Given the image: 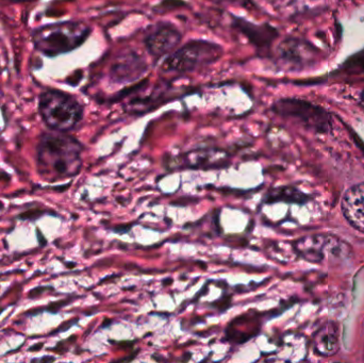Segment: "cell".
Here are the masks:
<instances>
[{
  "instance_id": "12",
  "label": "cell",
  "mask_w": 364,
  "mask_h": 363,
  "mask_svg": "<svg viewBox=\"0 0 364 363\" xmlns=\"http://www.w3.org/2000/svg\"><path fill=\"white\" fill-rule=\"evenodd\" d=\"M344 70L348 72H364V50L348 60L344 64Z\"/></svg>"
},
{
  "instance_id": "4",
  "label": "cell",
  "mask_w": 364,
  "mask_h": 363,
  "mask_svg": "<svg viewBox=\"0 0 364 363\" xmlns=\"http://www.w3.org/2000/svg\"><path fill=\"white\" fill-rule=\"evenodd\" d=\"M222 55L220 45L208 40H192L168 55L162 64V70L178 74L194 72L214 63Z\"/></svg>"
},
{
  "instance_id": "10",
  "label": "cell",
  "mask_w": 364,
  "mask_h": 363,
  "mask_svg": "<svg viewBox=\"0 0 364 363\" xmlns=\"http://www.w3.org/2000/svg\"><path fill=\"white\" fill-rule=\"evenodd\" d=\"M147 70L144 60L136 53L121 55L111 67V77L115 82L126 83L140 78Z\"/></svg>"
},
{
  "instance_id": "8",
  "label": "cell",
  "mask_w": 364,
  "mask_h": 363,
  "mask_svg": "<svg viewBox=\"0 0 364 363\" xmlns=\"http://www.w3.org/2000/svg\"><path fill=\"white\" fill-rule=\"evenodd\" d=\"M233 27L243 34L250 44L254 45L258 50L267 53L271 48L274 40L277 38L278 31L272 26L256 25L244 18H235L232 23Z\"/></svg>"
},
{
  "instance_id": "9",
  "label": "cell",
  "mask_w": 364,
  "mask_h": 363,
  "mask_svg": "<svg viewBox=\"0 0 364 363\" xmlns=\"http://www.w3.org/2000/svg\"><path fill=\"white\" fill-rule=\"evenodd\" d=\"M342 212L355 229L364 234V183L354 185L344 194Z\"/></svg>"
},
{
  "instance_id": "13",
  "label": "cell",
  "mask_w": 364,
  "mask_h": 363,
  "mask_svg": "<svg viewBox=\"0 0 364 363\" xmlns=\"http://www.w3.org/2000/svg\"><path fill=\"white\" fill-rule=\"evenodd\" d=\"M359 102H360V104L364 107V90L361 92L360 96H359Z\"/></svg>"
},
{
  "instance_id": "7",
  "label": "cell",
  "mask_w": 364,
  "mask_h": 363,
  "mask_svg": "<svg viewBox=\"0 0 364 363\" xmlns=\"http://www.w3.org/2000/svg\"><path fill=\"white\" fill-rule=\"evenodd\" d=\"M181 33L171 25H162L154 29L145 38L147 50L156 59L171 55L181 42Z\"/></svg>"
},
{
  "instance_id": "5",
  "label": "cell",
  "mask_w": 364,
  "mask_h": 363,
  "mask_svg": "<svg viewBox=\"0 0 364 363\" xmlns=\"http://www.w3.org/2000/svg\"><path fill=\"white\" fill-rule=\"evenodd\" d=\"M273 109L282 117L297 119L308 127L321 131L328 128L331 121L328 112L322 107L299 98H284L278 100L274 104Z\"/></svg>"
},
{
  "instance_id": "2",
  "label": "cell",
  "mask_w": 364,
  "mask_h": 363,
  "mask_svg": "<svg viewBox=\"0 0 364 363\" xmlns=\"http://www.w3.org/2000/svg\"><path fill=\"white\" fill-rule=\"evenodd\" d=\"M38 111L47 127L53 131H70L83 119L80 102L74 96L59 90H47L41 94Z\"/></svg>"
},
{
  "instance_id": "1",
  "label": "cell",
  "mask_w": 364,
  "mask_h": 363,
  "mask_svg": "<svg viewBox=\"0 0 364 363\" xmlns=\"http://www.w3.org/2000/svg\"><path fill=\"white\" fill-rule=\"evenodd\" d=\"M81 143L65 132H44L36 147L40 176L49 183L76 176L82 166Z\"/></svg>"
},
{
  "instance_id": "14",
  "label": "cell",
  "mask_w": 364,
  "mask_h": 363,
  "mask_svg": "<svg viewBox=\"0 0 364 363\" xmlns=\"http://www.w3.org/2000/svg\"><path fill=\"white\" fill-rule=\"evenodd\" d=\"M9 1L18 2V1H25V0H9Z\"/></svg>"
},
{
  "instance_id": "11",
  "label": "cell",
  "mask_w": 364,
  "mask_h": 363,
  "mask_svg": "<svg viewBox=\"0 0 364 363\" xmlns=\"http://www.w3.org/2000/svg\"><path fill=\"white\" fill-rule=\"evenodd\" d=\"M316 350L324 356H333L339 349V339L336 328H323L316 341Z\"/></svg>"
},
{
  "instance_id": "6",
  "label": "cell",
  "mask_w": 364,
  "mask_h": 363,
  "mask_svg": "<svg viewBox=\"0 0 364 363\" xmlns=\"http://www.w3.org/2000/svg\"><path fill=\"white\" fill-rule=\"evenodd\" d=\"M277 62L280 67L296 72L307 67L314 61V48L309 43L299 38H287L277 48Z\"/></svg>"
},
{
  "instance_id": "3",
  "label": "cell",
  "mask_w": 364,
  "mask_h": 363,
  "mask_svg": "<svg viewBox=\"0 0 364 363\" xmlns=\"http://www.w3.org/2000/svg\"><path fill=\"white\" fill-rule=\"evenodd\" d=\"M90 28L79 23L43 26L32 33L34 47L47 57H57L78 48L89 38Z\"/></svg>"
}]
</instances>
